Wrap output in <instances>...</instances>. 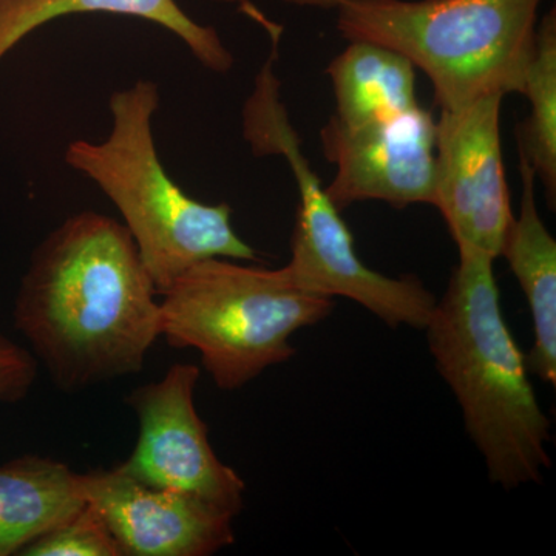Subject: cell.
<instances>
[{"mask_svg": "<svg viewBox=\"0 0 556 556\" xmlns=\"http://www.w3.org/2000/svg\"><path fill=\"white\" fill-rule=\"evenodd\" d=\"M543 0H340L343 38L407 58L441 110L522 93Z\"/></svg>", "mask_w": 556, "mask_h": 556, "instance_id": "cell-4", "label": "cell"}, {"mask_svg": "<svg viewBox=\"0 0 556 556\" xmlns=\"http://www.w3.org/2000/svg\"><path fill=\"white\" fill-rule=\"evenodd\" d=\"M199 380L197 365L175 364L163 379L131 391L126 402L137 415L138 441L119 467L144 484L188 493L237 517L247 485L208 442L195 407Z\"/></svg>", "mask_w": 556, "mask_h": 556, "instance_id": "cell-7", "label": "cell"}, {"mask_svg": "<svg viewBox=\"0 0 556 556\" xmlns=\"http://www.w3.org/2000/svg\"><path fill=\"white\" fill-rule=\"evenodd\" d=\"M503 94L441 110L434 149V201L457 248L501 257L514 222L501 144Z\"/></svg>", "mask_w": 556, "mask_h": 556, "instance_id": "cell-8", "label": "cell"}, {"mask_svg": "<svg viewBox=\"0 0 556 556\" xmlns=\"http://www.w3.org/2000/svg\"><path fill=\"white\" fill-rule=\"evenodd\" d=\"M86 13L119 14L153 22L178 36L204 67L223 73L233 65L232 54L217 30L193 21L177 0H2L0 60L42 25Z\"/></svg>", "mask_w": 556, "mask_h": 556, "instance_id": "cell-12", "label": "cell"}, {"mask_svg": "<svg viewBox=\"0 0 556 556\" xmlns=\"http://www.w3.org/2000/svg\"><path fill=\"white\" fill-rule=\"evenodd\" d=\"M522 94L532 105L530 118L518 134L519 149L546 189L548 206L556 201V14L538 24L535 47L527 68Z\"/></svg>", "mask_w": 556, "mask_h": 556, "instance_id": "cell-15", "label": "cell"}, {"mask_svg": "<svg viewBox=\"0 0 556 556\" xmlns=\"http://www.w3.org/2000/svg\"><path fill=\"white\" fill-rule=\"evenodd\" d=\"M521 203L504 239L501 257L507 260L529 303L533 345L526 354L529 372L556 386V241L536 206V174L519 149Z\"/></svg>", "mask_w": 556, "mask_h": 556, "instance_id": "cell-11", "label": "cell"}, {"mask_svg": "<svg viewBox=\"0 0 556 556\" xmlns=\"http://www.w3.org/2000/svg\"><path fill=\"white\" fill-rule=\"evenodd\" d=\"M249 144L255 155L283 156L298 182L300 203L291 260L281 268L289 281L309 294L353 300L387 327L426 328L437 298L419 278L383 276L362 262L340 208L329 200L303 153L288 110L270 109L260 115Z\"/></svg>", "mask_w": 556, "mask_h": 556, "instance_id": "cell-6", "label": "cell"}, {"mask_svg": "<svg viewBox=\"0 0 556 556\" xmlns=\"http://www.w3.org/2000/svg\"><path fill=\"white\" fill-rule=\"evenodd\" d=\"M214 2L239 3L240 10L243 11L247 16L251 17V20L260 11L257 7L249 2V0H214ZM283 2L299 7H314V9H336L340 0H283Z\"/></svg>", "mask_w": 556, "mask_h": 556, "instance_id": "cell-18", "label": "cell"}, {"mask_svg": "<svg viewBox=\"0 0 556 556\" xmlns=\"http://www.w3.org/2000/svg\"><path fill=\"white\" fill-rule=\"evenodd\" d=\"M22 556H123L112 530L93 504L25 546Z\"/></svg>", "mask_w": 556, "mask_h": 556, "instance_id": "cell-16", "label": "cell"}, {"mask_svg": "<svg viewBox=\"0 0 556 556\" xmlns=\"http://www.w3.org/2000/svg\"><path fill=\"white\" fill-rule=\"evenodd\" d=\"M321 148L336 175L329 200L342 211L362 201L391 206L433 204L437 121L428 110L346 126L334 116L320 130Z\"/></svg>", "mask_w": 556, "mask_h": 556, "instance_id": "cell-9", "label": "cell"}, {"mask_svg": "<svg viewBox=\"0 0 556 556\" xmlns=\"http://www.w3.org/2000/svg\"><path fill=\"white\" fill-rule=\"evenodd\" d=\"M79 473L50 457L0 466V556L20 552L86 506Z\"/></svg>", "mask_w": 556, "mask_h": 556, "instance_id": "cell-13", "label": "cell"}, {"mask_svg": "<svg viewBox=\"0 0 556 556\" xmlns=\"http://www.w3.org/2000/svg\"><path fill=\"white\" fill-rule=\"evenodd\" d=\"M156 298L126 226L87 211L33 252L13 321L54 386L76 393L142 371L161 338Z\"/></svg>", "mask_w": 556, "mask_h": 556, "instance_id": "cell-1", "label": "cell"}, {"mask_svg": "<svg viewBox=\"0 0 556 556\" xmlns=\"http://www.w3.org/2000/svg\"><path fill=\"white\" fill-rule=\"evenodd\" d=\"M161 338L199 351L215 386L236 391L295 356L291 338L331 316L336 300L309 294L283 269L207 258L161 294Z\"/></svg>", "mask_w": 556, "mask_h": 556, "instance_id": "cell-5", "label": "cell"}, {"mask_svg": "<svg viewBox=\"0 0 556 556\" xmlns=\"http://www.w3.org/2000/svg\"><path fill=\"white\" fill-rule=\"evenodd\" d=\"M38 376V358L0 334V402L14 404L30 393Z\"/></svg>", "mask_w": 556, "mask_h": 556, "instance_id": "cell-17", "label": "cell"}, {"mask_svg": "<svg viewBox=\"0 0 556 556\" xmlns=\"http://www.w3.org/2000/svg\"><path fill=\"white\" fill-rule=\"evenodd\" d=\"M155 83L139 79L110 98L112 130L101 142H70L65 163L86 175L123 215L159 295L207 258L255 262L257 252L232 228L229 204L190 199L164 169L153 139Z\"/></svg>", "mask_w": 556, "mask_h": 556, "instance_id": "cell-3", "label": "cell"}, {"mask_svg": "<svg viewBox=\"0 0 556 556\" xmlns=\"http://www.w3.org/2000/svg\"><path fill=\"white\" fill-rule=\"evenodd\" d=\"M87 503L105 519L123 556H211L236 541L232 515L178 490L131 478L119 466L79 473Z\"/></svg>", "mask_w": 556, "mask_h": 556, "instance_id": "cell-10", "label": "cell"}, {"mask_svg": "<svg viewBox=\"0 0 556 556\" xmlns=\"http://www.w3.org/2000/svg\"><path fill=\"white\" fill-rule=\"evenodd\" d=\"M0 2H2V0H0Z\"/></svg>", "mask_w": 556, "mask_h": 556, "instance_id": "cell-19", "label": "cell"}, {"mask_svg": "<svg viewBox=\"0 0 556 556\" xmlns=\"http://www.w3.org/2000/svg\"><path fill=\"white\" fill-rule=\"evenodd\" d=\"M336 97L334 118L346 126L401 115L419 105L415 65L397 51L353 40L327 67Z\"/></svg>", "mask_w": 556, "mask_h": 556, "instance_id": "cell-14", "label": "cell"}, {"mask_svg": "<svg viewBox=\"0 0 556 556\" xmlns=\"http://www.w3.org/2000/svg\"><path fill=\"white\" fill-rule=\"evenodd\" d=\"M457 249L459 263L447 291L424 328L428 350L455 394L490 482L504 490L540 484L552 466L551 420L504 318L495 258L478 249Z\"/></svg>", "mask_w": 556, "mask_h": 556, "instance_id": "cell-2", "label": "cell"}]
</instances>
